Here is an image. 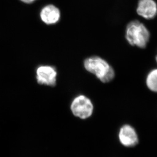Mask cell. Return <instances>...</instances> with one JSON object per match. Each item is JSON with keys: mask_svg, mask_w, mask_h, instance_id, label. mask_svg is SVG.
Returning <instances> with one entry per match:
<instances>
[{"mask_svg": "<svg viewBox=\"0 0 157 157\" xmlns=\"http://www.w3.org/2000/svg\"><path fill=\"white\" fill-rule=\"evenodd\" d=\"M84 67L89 72L94 74L101 82L107 83L114 78L113 67L105 59L98 56H92L84 61Z\"/></svg>", "mask_w": 157, "mask_h": 157, "instance_id": "obj_1", "label": "cell"}, {"mask_svg": "<svg viewBox=\"0 0 157 157\" xmlns=\"http://www.w3.org/2000/svg\"><path fill=\"white\" fill-rule=\"evenodd\" d=\"M125 36L130 44L144 48L150 40V33L144 24L135 20L128 24Z\"/></svg>", "mask_w": 157, "mask_h": 157, "instance_id": "obj_2", "label": "cell"}, {"mask_svg": "<svg viewBox=\"0 0 157 157\" xmlns=\"http://www.w3.org/2000/svg\"><path fill=\"white\" fill-rule=\"evenodd\" d=\"M71 110L73 114L76 117L86 119L93 114L94 106L89 98L84 95H79L73 100Z\"/></svg>", "mask_w": 157, "mask_h": 157, "instance_id": "obj_3", "label": "cell"}, {"mask_svg": "<svg viewBox=\"0 0 157 157\" xmlns=\"http://www.w3.org/2000/svg\"><path fill=\"white\" fill-rule=\"evenodd\" d=\"M57 71L52 66H40L36 70V79L40 85L53 86L56 85Z\"/></svg>", "mask_w": 157, "mask_h": 157, "instance_id": "obj_4", "label": "cell"}, {"mask_svg": "<svg viewBox=\"0 0 157 157\" xmlns=\"http://www.w3.org/2000/svg\"><path fill=\"white\" fill-rule=\"evenodd\" d=\"M119 138L122 145L128 147H135L139 141L136 131L129 124L122 126L119 132Z\"/></svg>", "mask_w": 157, "mask_h": 157, "instance_id": "obj_5", "label": "cell"}, {"mask_svg": "<svg viewBox=\"0 0 157 157\" xmlns=\"http://www.w3.org/2000/svg\"><path fill=\"white\" fill-rule=\"evenodd\" d=\"M138 15L147 19H153L157 14V4L154 0H140L137 8Z\"/></svg>", "mask_w": 157, "mask_h": 157, "instance_id": "obj_6", "label": "cell"}, {"mask_svg": "<svg viewBox=\"0 0 157 157\" xmlns=\"http://www.w3.org/2000/svg\"><path fill=\"white\" fill-rule=\"evenodd\" d=\"M40 18L47 25L56 24L59 21L61 12L58 8L53 5H48L42 9Z\"/></svg>", "mask_w": 157, "mask_h": 157, "instance_id": "obj_7", "label": "cell"}, {"mask_svg": "<svg viewBox=\"0 0 157 157\" xmlns=\"http://www.w3.org/2000/svg\"><path fill=\"white\" fill-rule=\"evenodd\" d=\"M146 83L150 90L157 93V69L150 71L147 76Z\"/></svg>", "mask_w": 157, "mask_h": 157, "instance_id": "obj_8", "label": "cell"}, {"mask_svg": "<svg viewBox=\"0 0 157 157\" xmlns=\"http://www.w3.org/2000/svg\"><path fill=\"white\" fill-rule=\"evenodd\" d=\"M21 1L25 3L31 4V3H32L34 2L36 0H21Z\"/></svg>", "mask_w": 157, "mask_h": 157, "instance_id": "obj_9", "label": "cell"}, {"mask_svg": "<svg viewBox=\"0 0 157 157\" xmlns=\"http://www.w3.org/2000/svg\"><path fill=\"white\" fill-rule=\"evenodd\" d=\"M156 62H157V56H156Z\"/></svg>", "mask_w": 157, "mask_h": 157, "instance_id": "obj_10", "label": "cell"}]
</instances>
